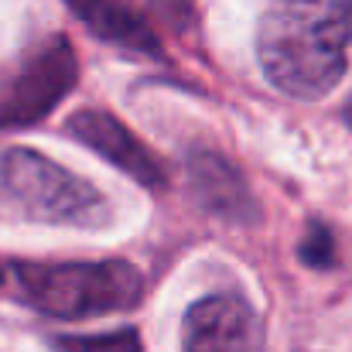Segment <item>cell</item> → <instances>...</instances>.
<instances>
[{"label": "cell", "mask_w": 352, "mask_h": 352, "mask_svg": "<svg viewBox=\"0 0 352 352\" xmlns=\"http://www.w3.org/2000/svg\"><path fill=\"white\" fill-rule=\"evenodd\" d=\"M352 0H270L256 31V58L274 89L322 100L349 62Z\"/></svg>", "instance_id": "cell-1"}, {"label": "cell", "mask_w": 352, "mask_h": 352, "mask_svg": "<svg viewBox=\"0 0 352 352\" xmlns=\"http://www.w3.org/2000/svg\"><path fill=\"white\" fill-rule=\"evenodd\" d=\"M0 216L48 226H103L110 206L86 178L52 157L0 144Z\"/></svg>", "instance_id": "cell-2"}, {"label": "cell", "mask_w": 352, "mask_h": 352, "mask_svg": "<svg viewBox=\"0 0 352 352\" xmlns=\"http://www.w3.org/2000/svg\"><path fill=\"white\" fill-rule=\"evenodd\" d=\"M14 280L21 298L52 318H96L126 311L144 298V277L126 260H69L31 263L17 260Z\"/></svg>", "instance_id": "cell-3"}, {"label": "cell", "mask_w": 352, "mask_h": 352, "mask_svg": "<svg viewBox=\"0 0 352 352\" xmlns=\"http://www.w3.org/2000/svg\"><path fill=\"white\" fill-rule=\"evenodd\" d=\"M79 62L65 34L38 41L0 82V130H17L45 120L76 86Z\"/></svg>", "instance_id": "cell-4"}, {"label": "cell", "mask_w": 352, "mask_h": 352, "mask_svg": "<svg viewBox=\"0 0 352 352\" xmlns=\"http://www.w3.org/2000/svg\"><path fill=\"white\" fill-rule=\"evenodd\" d=\"M182 352H263L260 318L233 291L206 294L185 311Z\"/></svg>", "instance_id": "cell-5"}, {"label": "cell", "mask_w": 352, "mask_h": 352, "mask_svg": "<svg viewBox=\"0 0 352 352\" xmlns=\"http://www.w3.org/2000/svg\"><path fill=\"white\" fill-rule=\"evenodd\" d=\"M65 130L86 144L89 151H96L100 157H107L110 164H117L126 178H133L137 185L144 188H154L161 192L168 185V171L164 164L157 161V154L151 147H144L117 117H110L107 110H79L72 113Z\"/></svg>", "instance_id": "cell-6"}, {"label": "cell", "mask_w": 352, "mask_h": 352, "mask_svg": "<svg viewBox=\"0 0 352 352\" xmlns=\"http://www.w3.org/2000/svg\"><path fill=\"white\" fill-rule=\"evenodd\" d=\"M69 10L107 45L123 48L130 55H161L157 31L144 14V0H65Z\"/></svg>", "instance_id": "cell-7"}, {"label": "cell", "mask_w": 352, "mask_h": 352, "mask_svg": "<svg viewBox=\"0 0 352 352\" xmlns=\"http://www.w3.org/2000/svg\"><path fill=\"white\" fill-rule=\"evenodd\" d=\"M188 182H192V192L195 199L223 216V219H233V223H246L253 216V199L239 178L233 164L212 151H199L188 157Z\"/></svg>", "instance_id": "cell-8"}, {"label": "cell", "mask_w": 352, "mask_h": 352, "mask_svg": "<svg viewBox=\"0 0 352 352\" xmlns=\"http://www.w3.org/2000/svg\"><path fill=\"white\" fill-rule=\"evenodd\" d=\"M58 352H144L140 336L133 329H117L103 336H62L55 339Z\"/></svg>", "instance_id": "cell-9"}, {"label": "cell", "mask_w": 352, "mask_h": 352, "mask_svg": "<svg viewBox=\"0 0 352 352\" xmlns=\"http://www.w3.org/2000/svg\"><path fill=\"white\" fill-rule=\"evenodd\" d=\"M336 243H332V233L322 226V223H311L308 226V233L301 239V260L308 263V267H318V270H325V267H332V260H336Z\"/></svg>", "instance_id": "cell-10"}, {"label": "cell", "mask_w": 352, "mask_h": 352, "mask_svg": "<svg viewBox=\"0 0 352 352\" xmlns=\"http://www.w3.org/2000/svg\"><path fill=\"white\" fill-rule=\"evenodd\" d=\"M147 3L171 24H185L188 14H192V0H147Z\"/></svg>", "instance_id": "cell-11"}, {"label": "cell", "mask_w": 352, "mask_h": 352, "mask_svg": "<svg viewBox=\"0 0 352 352\" xmlns=\"http://www.w3.org/2000/svg\"><path fill=\"white\" fill-rule=\"evenodd\" d=\"M342 113H346V123L352 126V96H349V103H346V110H342Z\"/></svg>", "instance_id": "cell-12"}, {"label": "cell", "mask_w": 352, "mask_h": 352, "mask_svg": "<svg viewBox=\"0 0 352 352\" xmlns=\"http://www.w3.org/2000/svg\"><path fill=\"white\" fill-rule=\"evenodd\" d=\"M3 280H7V274H3V267H0V287H3Z\"/></svg>", "instance_id": "cell-13"}]
</instances>
